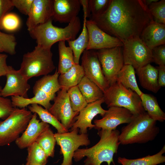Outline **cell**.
I'll use <instances>...</instances> for the list:
<instances>
[{
    "instance_id": "cell-1",
    "label": "cell",
    "mask_w": 165,
    "mask_h": 165,
    "mask_svg": "<svg viewBox=\"0 0 165 165\" xmlns=\"http://www.w3.org/2000/svg\"><path fill=\"white\" fill-rule=\"evenodd\" d=\"M90 20L123 43L140 38L145 28L154 21L142 0H111L104 13Z\"/></svg>"
},
{
    "instance_id": "cell-38",
    "label": "cell",
    "mask_w": 165,
    "mask_h": 165,
    "mask_svg": "<svg viewBox=\"0 0 165 165\" xmlns=\"http://www.w3.org/2000/svg\"><path fill=\"white\" fill-rule=\"evenodd\" d=\"M2 89L0 86V119L4 120L10 115L15 107L13 105L11 99L1 96Z\"/></svg>"
},
{
    "instance_id": "cell-9",
    "label": "cell",
    "mask_w": 165,
    "mask_h": 165,
    "mask_svg": "<svg viewBox=\"0 0 165 165\" xmlns=\"http://www.w3.org/2000/svg\"><path fill=\"white\" fill-rule=\"evenodd\" d=\"M76 128L63 133L55 134L56 142L60 147V153L63 155L61 165H72V159L75 152L81 146H87L90 141L87 133L79 134Z\"/></svg>"
},
{
    "instance_id": "cell-18",
    "label": "cell",
    "mask_w": 165,
    "mask_h": 165,
    "mask_svg": "<svg viewBox=\"0 0 165 165\" xmlns=\"http://www.w3.org/2000/svg\"><path fill=\"white\" fill-rule=\"evenodd\" d=\"M79 0H53L52 20L69 23L77 16L81 9Z\"/></svg>"
},
{
    "instance_id": "cell-23",
    "label": "cell",
    "mask_w": 165,
    "mask_h": 165,
    "mask_svg": "<svg viewBox=\"0 0 165 165\" xmlns=\"http://www.w3.org/2000/svg\"><path fill=\"white\" fill-rule=\"evenodd\" d=\"M140 98L144 109L151 118L156 121L165 120V113L160 107L156 97L143 93Z\"/></svg>"
},
{
    "instance_id": "cell-34",
    "label": "cell",
    "mask_w": 165,
    "mask_h": 165,
    "mask_svg": "<svg viewBox=\"0 0 165 165\" xmlns=\"http://www.w3.org/2000/svg\"><path fill=\"white\" fill-rule=\"evenodd\" d=\"M16 38L13 35L2 32L0 30V53L13 55L16 53Z\"/></svg>"
},
{
    "instance_id": "cell-28",
    "label": "cell",
    "mask_w": 165,
    "mask_h": 165,
    "mask_svg": "<svg viewBox=\"0 0 165 165\" xmlns=\"http://www.w3.org/2000/svg\"><path fill=\"white\" fill-rule=\"evenodd\" d=\"M77 86L88 104L103 97V93L101 90L85 76Z\"/></svg>"
},
{
    "instance_id": "cell-27",
    "label": "cell",
    "mask_w": 165,
    "mask_h": 165,
    "mask_svg": "<svg viewBox=\"0 0 165 165\" xmlns=\"http://www.w3.org/2000/svg\"><path fill=\"white\" fill-rule=\"evenodd\" d=\"M59 75L57 68L53 74L44 75L37 80L33 89L43 90L48 94L55 97L56 93L61 89L58 82Z\"/></svg>"
},
{
    "instance_id": "cell-41",
    "label": "cell",
    "mask_w": 165,
    "mask_h": 165,
    "mask_svg": "<svg viewBox=\"0 0 165 165\" xmlns=\"http://www.w3.org/2000/svg\"><path fill=\"white\" fill-rule=\"evenodd\" d=\"M13 7L12 0H0V22L7 13Z\"/></svg>"
},
{
    "instance_id": "cell-16",
    "label": "cell",
    "mask_w": 165,
    "mask_h": 165,
    "mask_svg": "<svg viewBox=\"0 0 165 165\" xmlns=\"http://www.w3.org/2000/svg\"><path fill=\"white\" fill-rule=\"evenodd\" d=\"M104 102L103 97L94 102L88 103L79 112L75 118V121L70 131L76 128L79 129V134L87 133V128L91 130L95 125L92 123L94 118L98 114L103 117L106 112L101 106Z\"/></svg>"
},
{
    "instance_id": "cell-45",
    "label": "cell",
    "mask_w": 165,
    "mask_h": 165,
    "mask_svg": "<svg viewBox=\"0 0 165 165\" xmlns=\"http://www.w3.org/2000/svg\"><path fill=\"white\" fill-rule=\"evenodd\" d=\"M144 4L147 7L153 2H157L159 0H142Z\"/></svg>"
},
{
    "instance_id": "cell-17",
    "label": "cell",
    "mask_w": 165,
    "mask_h": 165,
    "mask_svg": "<svg viewBox=\"0 0 165 165\" xmlns=\"http://www.w3.org/2000/svg\"><path fill=\"white\" fill-rule=\"evenodd\" d=\"M53 13V0H33L26 22L28 31L52 18Z\"/></svg>"
},
{
    "instance_id": "cell-21",
    "label": "cell",
    "mask_w": 165,
    "mask_h": 165,
    "mask_svg": "<svg viewBox=\"0 0 165 165\" xmlns=\"http://www.w3.org/2000/svg\"><path fill=\"white\" fill-rule=\"evenodd\" d=\"M141 85L144 89L156 93L161 88L158 82V70L148 64L135 70Z\"/></svg>"
},
{
    "instance_id": "cell-26",
    "label": "cell",
    "mask_w": 165,
    "mask_h": 165,
    "mask_svg": "<svg viewBox=\"0 0 165 165\" xmlns=\"http://www.w3.org/2000/svg\"><path fill=\"white\" fill-rule=\"evenodd\" d=\"M165 152V145L157 153L153 155L136 159H130L119 157L117 162L122 165H157L165 162V156L163 154Z\"/></svg>"
},
{
    "instance_id": "cell-40",
    "label": "cell",
    "mask_w": 165,
    "mask_h": 165,
    "mask_svg": "<svg viewBox=\"0 0 165 165\" xmlns=\"http://www.w3.org/2000/svg\"><path fill=\"white\" fill-rule=\"evenodd\" d=\"M14 7L21 13L28 15L33 0H12Z\"/></svg>"
},
{
    "instance_id": "cell-37",
    "label": "cell",
    "mask_w": 165,
    "mask_h": 165,
    "mask_svg": "<svg viewBox=\"0 0 165 165\" xmlns=\"http://www.w3.org/2000/svg\"><path fill=\"white\" fill-rule=\"evenodd\" d=\"M111 0H89L92 17H96L104 13L108 7Z\"/></svg>"
},
{
    "instance_id": "cell-20",
    "label": "cell",
    "mask_w": 165,
    "mask_h": 165,
    "mask_svg": "<svg viewBox=\"0 0 165 165\" xmlns=\"http://www.w3.org/2000/svg\"><path fill=\"white\" fill-rule=\"evenodd\" d=\"M140 38L151 50L165 44V24L153 21L143 30Z\"/></svg>"
},
{
    "instance_id": "cell-10",
    "label": "cell",
    "mask_w": 165,
    "mask_h": 165,
    "mask_svg": "<svg viewBox=\"0 0 165 165\" xmlns=\"http://www.w3.org/2000/svg\"><path fill=\"white\" fill-rule=\"evenodd\" d=\"M124 64H129L137 69L152 62V50L140 38L128 40L123 43Z\"/></svg>"
},
{
    "instance_id": "cell-29",
    "label": "cell",
    "mask_w": 165,
    "mask_h": 165,
    "mask_svg": "<svg viewBox=\"0 0 165 165\" xmlns=\"http://www.w3.org/2000/svg\"><path fill=\"white\" fill-rule=\"evenodd\" d=\"M59 61L57 71L60 74L69 70L75 64L72 51L70 47L66 46L65 41L58 42Z\"/></svg>"
},
{
    "instance_id": "cell-44",
    "label": "cell",
    "mask_w": 165,
    "mask_h": 165,
    "mask_svg": "<svg viewBox=\"0 0 165 165\" xmlns=\"http://www.w3.org/2000/svg\"><path fill=\"white\" fill-rule=\"evenodd\" d=\"M81 6H82L83 13V18L89 17L90 12L89 4V0H79Z\"/></svg>"
},
{
    "instance_id": "cell-2",
    "label": "cell",
    "mask_w": 165,
    "mask_h": 165,
    "mask_svg": "<svg viewBox=\"0 0 165 165\" xmlns=\"http://www.w3.org/2000/svg\"><path fill=\"white\" fill-rule=\"evenodd\" d=\"M119 131L116 129L112 131L101 129L97 133L99 141L89 148H78L74 153L73 158L77 162L86 156L83 165H101L106 162L108 165L114 163L113 157L116 153L120 143Z\"/></svg>"
},
{
    "instance_id": "cell-14",
    "label": "cell",
    "mask_w": 165,
    "mask_h": 165,
    "mask_svg": "<svg viewBox=\"0 0 165 165\" xmlns=\"http://www.w3.org/2000/svg\"><path fill=\"white\" fill-rule=\"evenodd\" d=\"M134 116L127 109L117 106L111 107L108 108L101 119L94 120V128L98 130H114L119 125L129 123Z\"/></svg>"
},
{
    "instance_id": "cell-30",
    "label": "cell",
    "mask_w": 165,
    "mask_h": 165,
    "mask_svg": "<svg viewBox=\"0 0 165 165\" xmlns=\"http://www.w3.org/2000/svg\"><path fill=\"white\" fill-rule=\"evenodd\" d=\"M29 110L38 115L42 121L51 125L58 133L68 132L61 123L48 110L37 104H32L28 106Z\"/></svg>"
},
{
    "instance_id": "cell-35",
    "label": "cell",
    "mask_w": 165,
    "mask_h": 165,
    "mask_svg": "<svg viewBox=\"0 0 165 165\" xmlns=\"http://www.w3.org/2000/svg\"><path fill=\"white\" fill-rule=\"evenodd\" d=\"M148 8L155 22L165 24V0H161L153 2Z\"/></svg>"
},
{
    "instance_id": "cell-11",
    "label": "cell",
    "mask_w": 165,
    "mask_h": 165,
    "mask_svg": "<svg viewBox=\"0 0 165 165\" xmlns=\"http://www.w3.org/2000/svg\"><path fill=\"white\" fill-rule=\"evenodd\" d=\"M54 103L48 111L67 130L70 129L79 112L74 111L71 106L68 90L61 89L53 99Z\"/></svg>"
},
{
    "instance_id": "cell-31",
    "label": "cell",
    "mask_w": 165,
    "mask_h": 165,
    "mask_svg": "<svg viewBox=\"0 0 165 165\" xmlns=\"http://www.w3.org/2000/svg\"><path fill=\"white\" fill-rule=\"evenodd\" d=\"M36 142L44 150L48 157H54L56 140L55 134L50 127L40 134Z\"/></svg>"
},
{
    "instance_id": "cell-13",
    "label": "cell",
    "mask_w": 165,
    "mask_h": 165,
    "mask_svg": "<svg viewBox=\"0 0 165 165\" xmlns=\"http://www.w3.org/2000/svg\"><path fill=\"white\" fill-rule=\"evenodd\" d=\"M86 26L89 36L86 50H99L123 46V43L120 40L104 31L91 20H86Z\"/></svg>"
},
{
    "instance_id": "cell-42",
    "label": "cell",
    "mask_w": 165,
    "mask_h": 165,
    "mask_svg": "<svg viewBox=\"0 0 165 165\" xmlns=\"http://www.w3.org/2000/svg\"><path fill=\"white\" fill-rule=\"evenodd\" d=\"M7 57V55L0 53V77L6 76L9 70V66L6 62Z\"/></svg>"
},
{
    "instance_id": "cell-39",
    "label": "cell",
    "mask_w": 165,
    "mask_h": 165,
    "mask_svg": "<svg viewBox=\"0 0 165 165\" xmlns=\"http://www.w3.org/2000/svg\"><path fill=\"white\" fill-rule=\"evenodd\" d=\"M152 52V62L159 66H165V44L155 47Z\"/></svg>"
},
{
    "instance_id": "cell-8",
    "label": "cell",
    "mask_w": 165,
    "mask_h": 165,
    "mask_svg": "<svg viewBox=\"0 0 165 165\" xmlns=\"http://www.w3.org/2000/svg\"><path fill=\"white\" fill-rule=\"evenodd\" d=\"M123 47L102 49L96 52L102 71L109 86L116 82L118 75L124 65Z\"/></svg>"
},
{
    "instance_id": "cell-46",
    "label": "cell",
    "mask_w": 165,
    "mask_h": 165,
    "mask_svg": "<svg viewBox=\"0 0 165 165\" xmlns=\"http://www.w3.org/2000/svg\"><path fill=\"white\" fill-rule=\"evenodd\" d=\"M2 30L0 25V30Z\"/></svg>"
},
{
    "instance_id": "cell-25",
    "label": "cell",
    "mask_w": 165,
    "mask_h": 165,
    "mask_svg": "<svg viewBox=\"0 0 165 165\" xmlns=\"http://www.w3.org/2000/svg\"><path fill=\"white\" fill-rule=\"evenodd\" d=\"M86 18H83L82 29L80 34L76 39L68 40L69 47L72 49L75 64H79L81 54L86 49L89 42V36L86 26Z\"/></svg>"
},
{
    "instance_id": "cell-4",
    "label": "cell",
    "mask_w": 165,
    "mask_h": 165,
    "mask_svg": "<svg viewBox=\"0 0 165 165\" xmlns=\"http://www.w3.org/2000/svg\"><path fill=\"white\" fill-rule=\"evenodd\" d=\"M156 122L146 112L134 116L131 121L122 128L119 138L120 144H142L154 140L160 132Z\"/></svg>"
},
{
    "instance_id": "cell-19",
    "label": "cell",
    "mask_w": 165,
    "mask_h": 165,
    "mask_svg": "<svg viewBox=\"0 0 165 165\" xmlns=\"http://www.w3.org/2000/svg\"><path fill=\"white\" fill-rule=\"evenodd\" d=\"M37 114L34 113L25 130L15 143L20 149L27 148L35 142L40 134L48 128L49 125L43 122H40L37 119Z\"/></svg>"
},
{
    "instance_id": "cell-3",
    "label": "cell",
    "mask_w": 165,
    "mask_h": 165,
    "mask_svg": "<svg viewBox=\"0 0 165 165\" xmlns=\"http://www.w3.org/2000/svg\"><path fill=\"white\" fill-rule=\"evenodd\" d=\"M81 28V21L77 16L64 28L53 25L51 18L28 31L31 36L36 40L37 46L51 49L52 46L57 42L75 39Z\"/></svg>"
},
{
    "instance_id": "cell-36",
    "label": "cell",
    "mask_w": 165,
    "mask_h": 165,
    "mask_svg": "<svg viewBox=\"0 0 165 165\" xmlns=\"http://www.w3.org/2000/svg\"><path fill=\"white\" fill-rule=\"evenodd\" d=\"M20 23V18L16 14L9 13L3 16L0 22V25L2 30L13 31L18 28Z\"/></svg>"
},
{
    "instance_id": "cell-12",
    "label": "cell",
    "mask_w": 165,
    "mask_h": 165,
    "mask_svg": "<svg viewBox=\"0 0 165 165\" xmlns=\"http://www.w3.org/2000/svg\"><path fill=\"white\" fill-rule=\"evenodd\" d=\"M81 65L85 76L94 83L104 93L109 86L103 73L96 51L86 50L83 53Z\"/></svg>"
},
{
    "instance_id": "cell-5",
    "label": "cell",
    "mask_w": 165,
    "mask_h": 165,
    "mask_svg": "<svg viewBox=\"0 0 165 165\" xmlns=\"http://www.w3.org/2000/svg\"><path fill=\"white\" fill-rule=\"evenodd\" d=\"M51 49L37 45L31 51L25 53L19 69L28 80L34 77L48 75L56 68Z\"/></svg>"
},
{
    "instance_id": "cell-6",
    "label": "cell",
    "mask_w": 165,
    "mask_h": 165,
    "mask_svg": "<svg viewBox=\"0 0 165 165\" xmlns=\"http://www.w3.org/2000/svg\"><path fill=\"white\" fill-rule=\"evenodd\" d=\"M104 102L108 108L122 107L129 110L134 116L145 112L140 97L136 93L116 82L110 85L103 93Z\"/></svg>"
},
{
    "instance_id": "cell-43",
    "label": "cell",
    "mask_w": 165,
    "mask_h": 165,
    "mask_svg": "<svg viewBox=\"0 0 165 165\" xmlns=\"http://www.w3.org/2000/svg\"><path fill=\"white\" fill-rule=\"evenodd\" d=\"M158 70V82L159 86H165V66H159L156 67Z\"/></svg>"
},
{
    "instance_id": "cell-33",
    "label": "cell",
    "mask_w": 165,
    "mask_h": 165,
    "mask_svg": "<svg viewBox=\"0 0 165 165\" xmlns=\"http://www.w3.org/2000/svg\"><path fill=\"white\" fill-rule=\"evenodd\" d=\"M68 93L71 107L74 111L79 112L87 105L77 85L70 88L68 90Z\"/></svg>"
},
{
    "instance_id": "cell-7",
    "label": "cell",
    "mask_w": 165,
    "mask_h": 165,
    "mask_svg": "<svg viewBox=\"0 0 165 165\" xmlns=\"http://www.w3.org/2000/svg\"><path fill=\"white\" fill-rule=\"evenodd\" d=\"M33 114L25 108H15L6 119L0 121V146L9 145L26 128Z\"/></svg>"
},
{
    "instance_id": "cell-15",
    "label": "cell",
    "mask_w": 165,
    "mask_h": 165,
    "mask_svg": "<svg viewBox=\"0 0 165 165\" xmlns=\"http://www.w3.org/2000/svg\"><path fill=\"white\" fill-rule=\"evenodd\" d=\"M6 76V84L1 90V96L7 97L19 96L28 98L27 92L30 88L28 80L20 72L12 66H9L8 71Z\"/></svg>"
},
{
    "instance_id": "cell-24",
    "label": "cell",
    "mask_w": 165,
    "mask_h": 165,
    "mask_svg": "<svg viewBox=\"0 0 165 165\" xmlns=\"http://www.w3.org/2000/svg\"><path fill=\"white\" fill-rule=\"evenodd\" d=\"M116 82L136 93L140 97L143 93L138 85L134 68L129 64H124L119 72Z\"/></svg>"
},
{
    "instance_id": "cell-32",
    "label": "cell",
    "mask_w": 165,
    "mask_h": 165,
    "mask_svg": "<svg viewBox=\"0 0 165 165\" xmlns=\"http://www.w3.org/2000/svg\"><path fill=\"white\" fill-rule=\"evenodd\" d=\"M27 151L25 165H46L47 163L48 157L36 142L28 147Z\"/></svg>"
},
{
    "instance_id": "cell-22",
    "label": "cell",
    "mask_w": 165,
    "mask_h": 165,
    "mask_svg": "<svg viewBox=\"0 0 165 165\" xmlns=\"http://www.w3.org/2000/svg\"><path fill=\"white\" fill-rule=\"evenodd\" d=\"M84 76L82 66L79 64H75L68 71L59 75L58 82L61 89L68 90L77 86Z\"/></svg>"
}]
</instances>
